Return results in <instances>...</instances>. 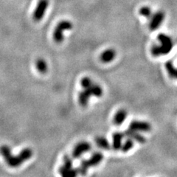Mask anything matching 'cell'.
I'll return each mask as SVG.
<instances>
[{
    "label": "cell",
    "mask_w": 177,
    "mask_h": 177,
    "mask_svg": "<svg viewBox=\"0 0 177 177\" xmlns=\"http://www.w3.org/2000/svg\"><path fill=\"white\" fill-rule=\"evenodd\" d=\"M134 146V140L131 139V138H128L125 142H124L123 144H122L121 147V150L124 153H126L128 150H130Z\"/></svg>",
    "instance_id": "d6986e66"
},
{
    "label": "cell",
    "mask_w": 177,
    "mask_h": 177,
    "mask_svg": "<svg viewBox=\"0 0 177 177\" xmlns=\"http://www.w3.org/2000/svg\"><path fill=\"white\" fill-rule=\"evenodd\" d=\"M0 154L2 156L5 162L10 167L17 168L33 157V150L31 148H26L23 149L18 156H13L10 147L2 146L0 147Z\"/></svg>",
    "instance_id": "6da1fadb"
},
{
    "label": "cell",
    "mask_w": 177,
    "mask_h": 177,
    "mask_svg": "<svg viewBox=\"0 0 177 177\" xmlns=\"http://www.w3.org/2000/svg\"><path fill=\"white\" fill-rule=\"evenodd\" d=\"M35 66L37 70L42 74H45L48 70V66H47V62L43 58H38L35 62Z\"/></svg>",
    "instance_id": "e0dca14e"
},
{
    "label": "cell",
    "mask_w": 177,
    "mask_h": 177,
    "mask_svg": "<svg viewBox=\"0 0 177 177\" xmlns=\"http://www.w3.org/2000/svg\"><path fill=\"white\" fill-rule=\"evenodd\" d=\"M103 159V155L101 152H95L92 154L89 159H87V162L89 167H95V166L98 165Z\"/></svg>",
    "instance_id": "8fae6325"
},
{
    "label": "cell",
    "mask_w": 177,
    "mask_h": 177,
    "mask_svg": "<svg viewBox=\"0 0 177 177\" xmlns=\"http://www.w3.org/2000/svg\"><path fill=\"white\" fill-rule=\"evenodd\" d=\"M92 149V145L86 141L80 142L75 146L72 150V157L75 159H78L81 157L86 152L89 151Z\"/></svg>",
    "instance_id": "5b68a950"
},
{
    "label": "cell",
    "mask_w": 177,
    "mask_h": 177,
    "mask_svg": "<svg viewBox=\"0 0 177 177\" xmlns=\"http://www.w3.org/2000/svg\"><path fill=\"white\" fill-rule=\"evenodd\" d=\"M165 68L167 70L168 74L171 76V78L176 77V68L174 67L172 61H168L165 63Z\"/></svg>",
    "instance_id": "ffe728a7"
},
{
    "label": "cell",
    "mask_w": 177,
    "mask_h": 177,
    "mask_svg": "<svg viewBox=\"0 0 177 177\" xmlns=\"http://www.w3.org/2000/svg\"><path fill=\"white\" fill-rule=\"evenodd\" d=\"M139 13L141 16H145L146 18H149L151 16V10H150V8L148 7H143L139 9Z\"/></svg>",
    "instance_id": "603a6c76"
},
{
    "label": "cell",
    "mask_w": 177,
    "mask_h": 177,
    "mask_svg": "<svg viewBox=\"0 0 177 177\" xmlns=\"http://www.w3.org/2000/svg\"><path fill=\"white\" fill-rule=\"evenodd\" d=\"M127 115H128V112L125 109H122L118 110L114 114V120H113L114 123L116 125H121L126 119Z\"/></svg>",
    "instance_id": "7c38bea8"
},
{
    "label": "cell",
    "mask_w": 177,
    "mask_h": 177,
    "mask_svg": "<svg viewBox=\"0 0 177 177\" xmlns=\"http://www.w3.org/2000/svg\"><path fill=\"white\" fill-rule=\"evenodd\" d=\"M89 165H88L87 159H83L81 162L79 168H78V173L81 175H86L87 173L88 170L89 169Z\"/></svg>",
    "instance_id": "ac0fdd59"
},
{
    "label": "cell",
    "mask_w": 177,
    "mask_h": 177,
    "mask_svg": "<svg viewBox=\"0 0 177 177\" xmlns=\"http://www.w3.org/2000/svg\"><path fill=\"white\" fill-rule=\"evenodd\" d=\"M94 84L93 81H92L91 78L88 77H84L81 79V85L84 88H86L90 87Z\"/></svg>",
    "instance_id": "7402d4cb"
},
{
    "label": "cell",
    "mask_w": 177,
    "mask_h": 177,
    "mask_svg": "<svg viewBox=\"0 0 177 177\" xmlns=\"http://www.w3.org/2000/svg\"><path fill=\"white\" fill-rule=\"evenodd\" d=\"M72 23L67 20H63L60 22L55 28L54 33H53V39L56 43L60 44L63 41V31H69L72 28Z\"/></svg>",
    "instance_id": "7a4b0ae2"
},
{
    "label": "cell",
    "mask_w": 177,
    "mask_h": 177,
    "mask_svg": "<svg viewBox=\"0 0 177 177\" xmlns=\"http://www.w3.org/2000/svg\"><path fill=\"white\" fill-rule=\"evenodd\" d=\"M116 57V51L114 49H107L100 55V61L103 63H109Z\"/></svg>",
    "instance_id": "30bf717a"
},
{
    "label": "cell",
    "mask_w": 177,
    "mask_h": 177,
    "mask_svg": "<svg viewBox=\"0 0 177 177\" xmlns=\"http://www.w3.org/2000/svg\"><path fill=\"white\" fill-rule=\"evenodd\" d=\"M129 128L139 132H148L151 130V125L147 122L134 120L129 125Z\"/></svg>",
    "instance_id": "8992f818"
},
{
    "label": "cell",
    "mask_w": 177,
    "mask_h": 177,
    "mask_svg": "<svg viewBox=\"0 0 177 177\" xmlns=\"http://www.w3.org/2000/svg\"><path fill=\"white\" fill-rule=\"evenodd\" d=\"M86 89L89 92L92 96H95L97 97H100L103 93V90L100 85L93 84L90 87L86 88Z\"/></svg>",
    "instance_id": "9a60e30c"
},
{
    "label": "cell",
    "mask_w": 177,
    "mask_h": 177,
    "mask_svg": "<svg viewBox=\"0 0 177 177\" xmlns=\"http://www.w3.org/2000/svg\"><path fill=\"white\" fill-rule=\"evenodd\" d=\"M125 137L124 134L121 132H115L112 134V148L115 150H118L122 147V141Z\"/></svg>",
    "instance_id": "9c48e42d"
},
{
    "label": "cell",
    "mask_w": 177,
    "mask_h": 177,
    "mask_svg": "<svg viewBox=\"0 0 177 177\" xmlns=\"http://www.w3.org/2000/svg\"><path fill=\"white\" fill-rule=\"evenodd\" d=\"M158 40L160 42V48L162 50V55H168V53L172 50L173 47V43L172 38L168 35L164 33H160L157 37Z\"/></svg>",
    "instance_id": "3957f363"
},
{
    "label": "cell",
    "mask_w": 177,
    "mask_h": 177,
    "mask_svg": "<svg viewBox=\"0 0 177 177\" xmlns=\"http://www.w3.org/2000/svg\"><path fill=\"white\" fill-rule=\"evenodd\" d=\"M164 19V13L162 11H158L153 15L150 19L149 28L150 31H156L159 27H160Z\"/></svg>",
    "instance_id": "52a82bcc"
},
{
    "label": "cell",
    "mask_w": 177,
    "mask_h": 177,
    "mask_svg": "<svg viewBox=\"0 0 177 177\" xmlns=\"http://www.w3.org/2000/svg\"><path fill=\"white\" fill-rule=\"evenodd\" d=\"M58 172L63 177H74L78 174V170L74 168H67L63 167V165L58 170Z\"/></svg>",
    "instance_id": "5bb4252c"
},
{
    "label": "cell",
    "mask_w": 177,
    "mask_h": 177,
    "mask_svg": "<svg viewBox=\"0 0 177 177\" xmlns=\"http://www.w3.org/2000/svg\"><path fill=\"white\" fill-rule=\"evenodd\" d=\"M95 143H96L97 146L99 148H102L104 150H110L111 149V145L109 143L108 139L104 137H95Z\"/></svg>",
    "instance_id": "2e32d148"
},
{
    "label": "cell",
    "mask_w": 177,
    "mask_h": 177,
    "mask_svg": "<svg viewBox=\"0 0 177 177\" xmlns=\"http://www.w3.org/2000/svg\"><path fill=\"white\" fill-rule=\"evenodd\" d=\"M124 135L128 138H131L133 140H135L137 143H141V144H143L146 141V138L143 137L142 134H139V132H136V131L132 130L130 128L127 129L125 131V133H124Z\"/></svg>",
    "instance_id": "ba28073f"
},
{
    "label": "cell",
    "mask_w": 177,
    "mask_h": 177,
    "mask_svg": "<svg viewBox=\"0 0 177 177\" xmlns=\"http://www.w3.org/2000/svg\"><path fill=\"white\" fill-rule=\"evenodd\" d=\"M73 165V162H72V159L71 158L70 156L65 155L63 157V166L67 168H72Z\"/></svg>",
    "instance_id": "cb8c5ba5"
},
{
    "label": "cell",
    "mask_w": 177,
    "mask_h": 177,
    "mask_svg": "<svg viewBox=\"0 0 177 177\" xmlns=\"http://www.w3.org/2000/svg\"><path fill=\"white\" fill-rule=\"evenodd\" d=\"M150 52H151L152 56L154 57H158V56H162V50H161L160 46L154 44L152 46L151 49H150Z\"/></svg>",
    "instance_id": "44dd1931"
},
{
    "label": "cell",
    "mask_w": 177,
    "mask_h": 177,
    "mask_svg": "<svg viewBox=\"0 0 177 177\" xmlns=\"http://www.w3.org/2000/svg\"><path fill=\"white\" fill-rule=\"evenodd\" d=\"M49 1L48 0H39L36 8H35L33 18L35 22H39L43 19L46 10L48 8Z\"/></svg>",
    "instance_id": "277c9868"
},
{
    "label": "cell",
    "mask_w": 177,
    "mask_h": 177,
    "mask_svg": "<svg viewBox=\"0 0 177 177\" xmlns=\"http://www.w3.org/2000/svg\"><path fill=\"white\" fill-rule=\"evenodd\" d=\"M91 96L92 95L89 93V92L86 88H84V90L81 91L78 95V102L80 105L81 106H84V107H86L88 105L89 98L91 97Z\"/></svg>",
    "instance_id": "4fadbf2b"
},
{
    "label": "cell",
    "mask_w": 177,
    "mask_h": 177,
    "mask_svg": "<svg viewBox=\"0 0 177 177\" xmlns=\"http://www.w3.org/2000/svg\"><path fill=\"white\" fill-rule=\"evenodd\" d=\"M175 78H177V69H176V77H175Z\"/></svg>",
    "instance_id": "d4e9b609"
}]
</instances>
